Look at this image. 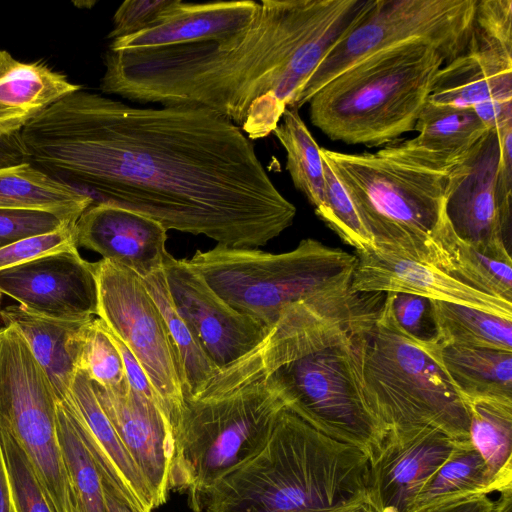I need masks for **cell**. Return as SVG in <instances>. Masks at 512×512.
<instances>
[{"label":"cell","instance_id":"cell-1","mask_svg":"<svg viewBox=\"0 0 512 512\" xmlns=\"http://www.w3.org/2000/svg\"><path fill=\"white\" fill-rule=\"evenodd\" d=\"M20 139L41 171L167 231L257 248L296 216L253 141L204 107H142L81 88L33 118Z\"/></svg>","mask_w":512,"mask_h":512},{"label":"cell","instance_id":"cell-2","mask_svg":"<svg viewBox=\"0 0 512 512\" xmlns=\"http://www.w3.org/2000/svg\"><path fill=\"white\" fill-rule=\"evenodd\" d=\"M370 0H261L251 22L220 41L104 55L100 90L160 106H198L252 141L295 108L310 77Z\"/></svg>","mask_w":512,"mask_h":512},{"label":"cell","instance_id":"cell-3","mask_svg":"<svg viewBox=\"0 0 512 512\" xmlns=\"http://www.w3.org/2000/svg\"><path fill=\"white\" fill-rule=\"evenodd\" d=\"M369 456L285 408L260 451L209 490L206 512H320L367 498Z\"/></svg>","mask_w":512,"mask_h":512},{"label":"cell","instance_id":"cell-4","mask_svg":"<svg viewBox=\"0 0 512 512\" xmlns=\"http://www.w3.org/2000/svg\"><path fill=\"white\" fill-rule=\"evenodd\" d=\"M264 342L185 396L173 429L171 490L204 510L211 487L266 444L286 408L264 364Z\"/></svg>","mask_w":512,"mask_h":512},{"label":"cell","instance_id":"cell-5","mask_svg":"<svg viewBox=\"0 0 512 512\" xmlns=\"http://www.w3.org/2000/svg\"><path fill=\"white\" fill-rule=\"evenodd\" d=\"M375 153L321 148V155L352 200L374 249L448 273L440 239L449 225L446 188L457 160L435 157L395 141Z\"/></svg>","mask_w":512,"mask_h":512},{"label":"cell","instance_id":"cell-6","mask_svg":"<svg viewBox=\"0 0 512 512\" xmlns=\"http://www.w3.org/2000/svg\"><path fill=\"white\" fill-rule=\"evenodd\" d=\"M445 63L439 49L425 41L375 53L312 96L311 123L334 141L368 147L391 144L414 130Z\"/></svg>","mask_w":512,"mask_h":512},{"label":"cell","instance_id":"cell-7","mask_svg":"<svg viewBox=\"0 0 512 512\" xmlns=\"http://www.w3.org/2000/svg\"><path fill=\"white\" fill-rule=\"evenodd\" d=\"M387 293L363 358L367 398L388 433L437 429L455 441L469 440L467 407L449 377L435 337L420 339L395 319Z\"/></svg>","mask_w":512,"mask_h":512},{"label":"cell","instance_id":"cell-8","mask_svg":"<svg viewBox=\"0 0 512 512\" xmlns=\"http://www.w3.org/2000/svg\"><path fill=\"white\" fill-rule=\"evenodd\" d=\"M189 263L228 305L271 329L292 304L350 285L357 257L306 238L278 254L217 244Z\"/></svg>","mask_w":512,"mask_h":512},{"label":"cell","instance_id":"cell-9","mask_svg":"<svg viewBox=\"0 0 512 512\" xmlns=\"http://www.w3.org/2000/svg\"><path fill=\"white\" fill-rule=\"evenodd\" d=\"M368 334L295 356L265 352L263 356L268 378L288 410L371 459L387 431L365 391L363 358Z\"/></svg>","mask_w":512,"mask_h":512},{"label":"cell","instance_id":"cell-10","mask_svg":"<svg viewBox=\"0 0 512 512\" xmlns=\"http://www.w3.org/2000/svg\"><path fill=\"white\" fill-rule=\"evenodd\" d=\"M478 0H371L352 28L318 65L296 104L299 110L334 77L367 57L412 41L439 49L448 63L465 52Z\"/></svg>","mask_w":512,"mask_h":512},{"label":"cell","instance_id":"cell-11","mask_svg":"<svg viewBox=\"0 0 512 512\" xmlns=\"http://www.w3.org/2000/svg\"><path fill=\"white\" fill-rule=\"evenodd\" d=\"M94 265L97 316L138 360L173 430L183 406V374L166 322L139 276L106 259Z\"/></svg>","mask_w":512,"mask_h":512},{"label":"cell","instance_id":"cell-12","mask_svg":"<svg viewBox=\"0 0 512 512\" xmlns=\"http://www.w3.org/2000/svg\"><path fill=\"white\" fill-rule=\"evenodd\" d=\"M500 148L488 132L451 167L446 215L460 239L494 255L511 257L512 193L498 184Z\"/></svg>","mask_w":512,"mask_h":512},{"label":"cell","instance_id":"cell-13","mask_svg":"<svg viewBox=\"0 0 512 512\" xmlns=\"http://www.w3.org/2000/svg\"><path fill=\"white\" fill-rule=\"evenodd\" d=\"M0 294L46 318L86 322L97 316L95 265L83 259L77 247L1 269Z\"/></svg>","mask_w":512,"mask_h":512},{"label":"cell","instance_id":"cell-14","mask_svg":"<svg viewBox=\"0 0 512 512\" xmlns=\"http://www.w3.org/2000/svg\"><path fill=\"white\" fill-rule=\"evenodd\" d=\"M163 270L177 310L218 368L237 361L266 339L271 329L228 305L189 260L168 253Z\"/></svg>","mask_w":512,"mask_h":512},{"label":"cell","instance_id":"cell-15","mask_svg":"<svg viewBox=\"0 0 512 512\" xmlns=\"http://www.w3.org/2000/svg\"><path fill=\"white\" fill-rule=\"evenodd\" d=\"M458 441L434 428L388 433L370 459L367 498L377 512H409Z\"/></svg>","mask_w":512,"mask_h":512},{"label":"cell","instance_id":"cell-16","mask_svg":"<svg viewBox=\"0 0 512 512\" xmlns=\"http://www.w3.org/2000/svg\"><path fill=\"white\" fill-rule=\"evenodd\" d=\"M95 395L135 462L153 496L156 508L165 504L171 491L174 453L173 430L157 405L121 387H103L93 381Z\"/></svg>","mask_w":512,"mask_h":512},{"label":"cell","instance_id":"cell-17","mask_svg":"<svg viewBox=\"0 0 512 512\" xmlns=\"http://www.w3.org/2000/svg\"><path fill=\"white\" fill-rule=\"evenodd\" d=\"M109 493L132 512H152L153 496L108 416L88 375L77 369L64 399Z\"/></svg>","mask_w":512,"mask_h":512},{"label":"cell","instance_id":"cell-18","mask_svg":"<svg viewBox=\"0 0 512 512\" xmlns=\"http://www.w3.org/2000/svg\"><path fill=\"white\" fill-rule=\"evenodd\" d=\"M351 288L358 292L405 293L451 302L512 320V303L482 293L449 273L377 249L357 252Z\"/></svg>","mask_w":512,"mask_h":512},{"label":"cell","instance_id":"cell-19","mask_svg":"<svg viewBox=\"0 0 512 512\" xmlns=\"http://www.w3.org/2000/svg\"><path fill=\"white\" fill-rule=\"evenodd\" d=\"M77 245L145 278L163 269L167 230L157 220L118 205L95 202L76 222Z\"/></svg>","mask_w":512,"mask_h":512},{"label":"cell","instance_id":"cell-20","mask_svg":"<svg viewBox=\"0 0 512 512\" xmlns=\"http://www.w3.org/2000/svg\"><path fill=\"white\" fill-rule=\"evenodd\" d=\"M259 2L254 0L187 3L175 0L158 24L111 40L108 49L138 50L220 41L245 28Z\"/></svg>","mask_w":512,"mask_h":512},{"label":"cell","instance_id":"cell-21","mask_svg":"<svg viewBox=\"0 0 512 512\" xmlns=\"http://www.w3.org/2000/svg\"><path fill=\"white\" fill-rule=\"evenodd\" d=\"M81 88L46 62L20 61L0 49V139L20 133L51 104Z\"/></svg>","mask_w":512,"mask_h":512},{"label":"cell","instance_id":"cell-22","mask_svg":"<svg viewBox=\"0 0 512 512\" xmlns=\"http://www.w3.org/2000/svg\"><path fill=\"white\" fill-rule=\"evenodd\" d=\"M427 101L457 108L512 101V58L466 49L438 71Z\"/></svg>","mask_w":512,"mask_h":512},{"label":"cell","instance_id":"cell-23","mask_svg":"<svg viewBox=\"0 0 512 512\" xmlns=\"http://www.w3.org/2000/svg\"><path fill=\"white\" fill-rule=\"evenodd\" d=\"M5 325H14L48 376L58 400H64L77 370L79 348L91 321L71 322L29 313L19 305L1 309ZM93 320V319H92Z\"/></svg>","mask_w":512,"mask_h":512},{"label":"cell","instance_id":"cell-24","mask_svg":"<svg viewBox=\"0 0 512 512\" xmlns=\"http://www.w3.org/2000/svg\"><path fill=\"white\" fill-rule=\"evenodd\" d=\"M494 493L486 466L469 440L458 441L409 512H452Z\"/></svg>","mask_w":512,"mask_h":512},{"label":"cell","instance_id":"cell-25","mask_svg":"<svg viewBox=\"0 0 512 512\" xmlns=\"http://www.w3.org/2000/svg\"><path fill=\"white\" fill-rule=\"evenodd\" d=\"M92 197L62 183L30 162L0 168V209L46 211L77 222Z\"/></svg>","mask_w":512,"mask_h":512},{"label":"cell","instance_id":"cell-26","mask_svg":"<svg viewBox=\"0 0 512 512\" xmlns=\"http://www.w3.org/2000/svg\"><path fill=\"white\" fill-rule=\"evenodd\" d=\"M469 442L479 453L494 489L512 494V401L464 399Z\"/></svg>","mask_w":512,"mask_h":512},{"label":"cell","instance_id":"cell-27","mask_svg":"<svg viewBox=\"0 0 512 512\" xmlns=\"http://www.w3.org/2000/svg\"><path fill=\"white\" fill-rule=\"evenodd\" d=\"M441 358L463 400L512 401V352L441 346Z\"/></svg>","mask_w":512,"mask_h":512},{"label":"cell","instance_id":"cell-28","mask_svg":"<svg viewBox=\"0 0 512 512\" xmlns=\"http://www.w3.org/2000/svg\"><path fill=\"white\" fill-rule=\"evenodd\" d=\"M434 337L441 346L512 352V320L469 306L431 300Z\"/></svg>","mask_w":512,"mask_h":512},{"label":"cell","instance_id":"cell-29","mask_svg":"<svg viewBox=\"0 0 512 512\" xmlns=\"http://www.w3.org/2000/svg\"><path fill=\"white\" fill-rule=\"evenodd\" d=\"M414 130L418 136L408 139L412 145L445 160H457L488 132L472 108L429 101L421 110Z\"/></svg>","mask_w":512,"mask_h":512},{"label":"cell","instance_id":"cell-30","mask_svg":"<svg viewBox=\"0 0 512 512\" xmlns=\"http://www.w3.org/2000/svg\"><path fill=\"white\" fill-rule=\"evenodd\" d=\"M141 280L160 310L177 350L183 374V398L195 394L220 368L209 358L197 335L177 310L164 270L156 271Z\"/></svg>","mask_w":512,"mask_h":512},{"label":"cell","instance_id":"cell-31","mask_svg":"<svg viewBox=\"0 0 512 512\" xmlns=\"http://www.w3.org/2000/svg\"><path fill=\"white\" fill-rule=\"evenodd\" d=\"M440 244L448 258V273L482 293L512 303V258L486 252L462 239L450 224Z\"/></svg>","mask_w":512,"mask_h":512},{"label":"cell","instance_id":"cell-32","mask_svg":"<svg viewBox=\"0 0 512 512\" xmlns=\"http://www.w3.org/2000/svg\"><path fill=\"white\" fill-rule=\"evenodd\" d=\"M57 431L78 512H111V494L85 446L65 400H58Z\"/></svg>","mask_w":512,"mask_h":512},{"label":"cell","instance_id":"cell-33","mask_svg":"<svg viewBox=\"0 0 512 512\" xmlns=\"http://www.w3.org/2000/svg\"><path fill=\"white\" fill-rule=\"evenodd\" d=\"M286 151V169L294 186L318 209L324 197V167L318 146L295 108H286L272 132Z\"/></svg>","mask_w":512,"mask_h":512},{"label":"cell","instance_id":"cell-34","mask_svg":"<svg viewBox=\"0 0 512 512\" xmlns=\"http://www.w3.org/2000/svg\"><path fill=\"white\" fill-rule=\"evenodd\" d=\"M0 446L16 511L56 512L28 456L11 433L2 427Z\"/></svg>","mask_w":512,"mask_h":512},{"label":"cell","instance_id":"cell-35","mask_svg":"<svg viewBox=\"0 0 512 512\" xmlns=\"http://www.w3.org/2000/svg\"><path fill=\"white\" fill-rule=\"evenodd\" d=\"M323 158V157H322ZM324 197L316 215L356 252L374 249L373 240L364 227L348 193L323 159Z\"/></svg>","mask_w":512,"mask_h":512},{"label":"cell","instance_id":"cell-36","mask_svg":"<svg viewBox=\"0 0 512 512\" xmlns=\"http://www.w3.org/2000/svg\"><path fill=\"white\" fill-rule=\"evenodd\" d=\"M77 369L103 387L117 388L127 383L120 354L99 318L91 320L86 327Z\"/></svg>","mask_w":512,"mask_h":512},{"label":"cell","instance_id":"cell-37","mask_svg":"<svg viewBox=\"0 0 512 512\" xmlns=\"http://www.w3.org/2000/svg\"><path fill=\"white\" fill-rule=\"evenodd\" d=\"M467 48L512 58L511 0H478Z\"/></svg>","mask_w":512,"mask_h":512},{"label":"cell","instance_id":"cell-38","mask_svg":"<svg viewBox=\"0 0 512 512\" xmlns=\"http://www.w3.org/2000/svg\"><path fill=\"white\" fill-rule=\"evenodd\" d=\"M78 247L76 222L39 235L20 239L0 249V270L61 250Z\"/></svg>","mask_w":512,"mask_h":512},{"label":"cell","instance_id":"cell-39","mask_svg":"<svg viewBox=\"0 0 512 512\" xmlns=\"http://www.w3.org/2000/svg\"><path fill=\"white\" fill-rule=\"evenodd\" d=\"M72 222L46 211L0 209V249L26 237L55 231Z\"/></svg>","mask_w":512,"mask_h":512},{"label":"cell","instance_id":"cell-40","mask_svg":"<svg viewBox=\"0 0 512 512\" xmlns=\"http://www.w3.org/2000/svg\"><path fill=\"white\" fill-rule=\"evenodd\" d=\"M175 0H126L115 11L108 39L133 35L158 24Z\"/></svg>","mask_w":512,"mask_h":512},{"label":"cell","instance_id":"cell-41","mask_svg":"<svg viewBox=\"0 0 512 512\" xmlns=\"http://www.w3.org/2000/svg\"><path fill=\"white\" fill-rule=\"evenodd\" d=\"M431 300L405 293H394L392 300L396 321L410 335L420 339L434 337Z\"/></svg>","mask_w":512,"mask_h":512},{"label":"cell","instance_id":"cell-42","mask_svg":"<svg viewBox=\"0 0 512 512\" xmlns=\"http://www.w3.org/2000/svg\"><path fill=\"white\" fill-rule=\"evenodd\" d=\"M102 324L120 354L124 367L125 377L129 387L133 391L143 395L148 400L154 402L159 408L158 400L153 390V387L134 354L129 350V348L123 343V341L120 338H118L116 335H114L106 328L103 322Z\"/></svg>","mask_w":512,"mask_h":512},{"label":"cell","instance_id":"cell-43","mask_svg":"<svg viewBox=\"0 0 512 512\" xmlns=\"http://www.w3.org/2000/svg\"><path fill=\"white\" fill-rule=\"evenodd\" d=\"M472 109L488 130L512 122V101H489Z\"/></svg>","mask_w":512,"mask_h":512},{"label":"cell","instance_id":"cell-44","mask_svg":"<svg viewBox=\"0 0 512 512\" xmlns=\"http://www.w3.org/2000/svg\"><path fill=\"white\" fill-rule=\"evenodd\" d=\"M28 162L20 133L0 139V168Z\"/></svg>","mask_w":512,"mask_h":512},{"label":"cell","instance_id":"cell-45","mask_svg":"<svg viewBox=\"0 0 512 512\" xmlns=\"http://www.w3.org/2000/svg\"><path fill=\"white\" fill-rule=\"evenodd\" d=\"M0 512H17L7 479L3 454L0 446Z\"/></svg>","mask_w":512,"mask_h":512},{"label":"cell","instance_id":"cell-46","mask_svg":"<svg viewBox=\"0 0 512 512\" xmlns=\"http://www.w3.org/2000/svg\"><path fill=\"white\" fill-rule=\"evenodd\" d=\"M320 512H377L372 506L368 498L357 500L342 506L332 509L323 510Z\"/></svg>","mask_w":512,"mask_h":512},{"label":"cell","instance_id":"cell-47","mask_svg":"<svg viewBox=\"0 0 512 512\" xmlns=\"http://www.w3.org/2000/svg\"><path fill=\"white\" fill-rule=\"evenodd\" d=\"M496 501L486 497L478 502L462 506L452 512H495Z\"/></svg>","mask_w":512,"mask_h":512},{"label":"cell","instance_id":"cell-48","mask_svg":"<svg viewBox=\"0 0 512 512\" xmlns=\"http://www.w3.org/2000/svg\"><path fill=\"white\" fill-rule=\"evenodd\" d=\"M496 512H512V494L499 495Z\"/></svg>","mask_w":512,"mask_h":512},{"label":"cell","instance_id":"cell-49","mask_svg":"<svg viewBox=\"0 0 512 512\" xmlns=\"http://www.w3.org/2000/svg\"><path fill=\"white\" fill-rule=\"evenodd\" d=\"M111 512H132L127 507L121 505L114 497L110 498Z\"/></svg>","mask_w":512,"mask_h":512},{"label":"cell","instance_id":"cell-50","mask_svg":"<svg viewBox=\"0 0 512 512\" xmlns=\"http://www.w3.org/2000/svg\"><path fill=\"white\" fill-rule=\"evenodd\" d=\"M1 295H2V294H0V304H1ZM0 311H1V309H0Z\"/></svg>","mask_w":512,"mask_h":512},{"label":"cell","instance_id":"cell-51","mask_svg":"<svg viewBox=\"0 0 512 512\" xmlns=\"http://www.w3.org/2000/svg\"><path fill=\"white\" fill-rule=\"evenodd\" d=\"M496 509H497V501H496ZM496 509H495V512H496Z\"/></svg>","mask_w":512,"mask_h":512}]
</instances>
